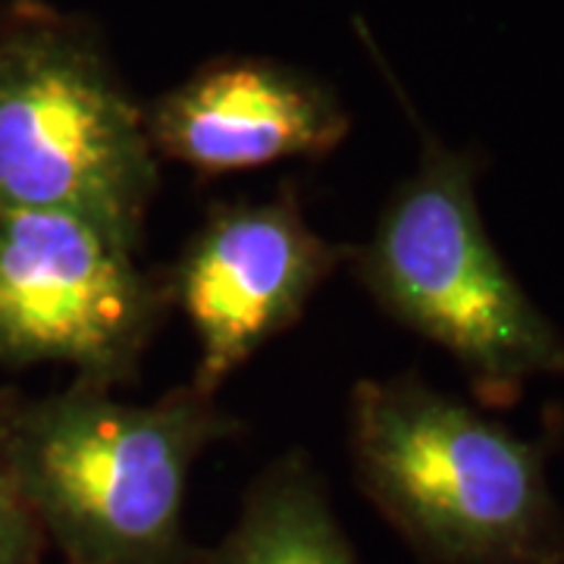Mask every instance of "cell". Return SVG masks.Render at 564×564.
<instances>
[{"label": "cell", "instance_id": "cell-8", "mask_svg": "<svg viewBox=\"0 0 564 564\" xmlns=\"http://www.w3.org/2000/svg\"><path fill=\"white\" fill-rule=\"evenodd\" d=\"M214 564H358L321 489L302 464H282L248 502V511Z\"/></svg>", "mask_w": 564, "mask_h": 564}, {"label": "cell", "instance_id": "cell-9", "mask_svg": "<svg viewBox=\"0 0 564 564\" xmlns=\"http://www.w3.org/2000/svg\"><path fill=\"white\" fill-rule=\"evenodd\" d=\"M35 558V527L32 511L0 464V564H32Z\"/></svg>", "mask_w": 564, "mask_h": 564}, {"label": "cell", "instance_id": "cell-5", "mask_svg": "<svg viewBox=\"0 0 564 564\" xmlns=\"http://www.w3.org/2000/svg\"><path fill=\"white\" fill-rule=\"evenodd\" d=\"M135 254L73 214L0 210V364L129 383L170 314L166 282Z\"/></svg>", "mask_w": 564, "mask_h": 564}, {"label": "cell", "instance_id": "cell-10", "mask_svg": "<svg viewBox=\"0 0 564 564\" xmlns=\"http://www.w3.org/2000/svg\"><path fill=\"white\" fill-rule=\"evenodd\" d=\"M7 7H10V3H0V17H3V13H7Z\"/></svg>", "mask_w": 564, "mask_h": 564}, {"label": "cell", "instance_id": "cell-1", "mask_svg": "<svg viewBox=\"0 0 564 564\" xmlns=\"http://www.w3.org/2000/svg\"><path fill=\"white\" fill-rule=\"evenodd\" d=\"M236 426L195 386L139 404L76 380L0 408V464L82 562L163 564L192 464Z\"/></svg>", "mask_w": 564, "mask_h": 564}, {"label": "cell", "instance_id": "cell-3", "mask_svg": "<svg viewBox=\"0 0 564 564\" xmlns=\"http://www.w3.org/2000/svg\"><path fill=\"white\" fill-rule=\"evenodd\" d=\"M351 452L383 511L443 564H564L549 445L399 373L351 395Z\"/></svg>", "mask_w": 564, "mask_h": 564}, {"label": "cell", "instance_id": "cell-6", "mask_svg": "<svg viewBox=\"0 0 564 564\" xmlns=\"http://www.w3.org/2000/svg\"><path fill=\"white\" fill-rule=\"evenodd\" d=\"M348 261L351 245L321 236L292 188L270 202L214 207L163 273L170 304L198 339L192 386L214 395L263 345L302 321L323 282Z\"/></svg>", "mask_w": 564, "mask_h": 564}, {"label": "cell", "instance_id": "cell-2", "mask_svg": "<svg viewBox=\"0 0 564 564\" xmlns=\"http://www.w3.org/2000/svg\"><path fill=\"white\" fill-rule=\"evenodd\" d=\"M480 158L423 132L421 161L395 185L355 276L395 323L448 351L486 402H518L530 380H564V333L489 239Z\"/></svg>", "mask_w": 564, "mask_h": 564}, {"label": "cell", "instance_id": "cell-7", "mask_svg": "<svg viewBox=\"0 0 564 564\" xmlns=\"http://www.w3.org/2000/svg\"><path fill=\"white\" fill-rule=\"evenodd\" d=\"M158 158L202 176L323 158L351 132L333 85L270 57H223L144 107Z\"/></svg>", "mask_w": 564, "mask_h": 564}, {"label": "cell", "instance_id": "cell-4", "mask_svg": "<svg viewBox=\"0 0 564 564\" xmlns=\"http://www.w3.org/2000/svg\"><path fill=\"white\" fill-rule=\"evenodd\" d=\"M161 158L144 104L82 20L17 0L0 17V210H61L139 251Z\"/></svg>", "mask_w": 564, "mask_h": 564}]
</instances>
